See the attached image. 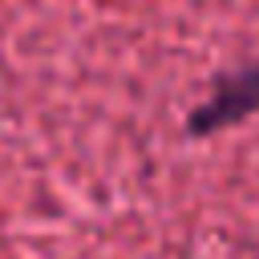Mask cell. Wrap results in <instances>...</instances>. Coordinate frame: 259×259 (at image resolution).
I'll return each instance as SVG.
<instances>
[{"instance_id":"6da1fadb","label":"cell","mask_w":259,"mask_h":259,"mask_svg":"<svg viewBox=\"0 0 259 259\" xmlns=\"http://www.w3.org/2000/svg\"><path fill=\"white\" fill-rule=\"evenodd\" d=\"M255 109H259V61L247 65V69H239V73H227V77L210 89V97H206L198 109H190L186 134L206 138V134H214V130H227V125L243 121V117L255 113Z\"/></svg>"}]
</instances>
